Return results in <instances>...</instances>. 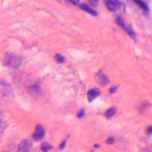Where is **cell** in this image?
Segmentation results:
<instances>
[{
	"instance_id": "obj_9",
	"label": "cell",
	"mask_w": 152,
	"mask_h": 152,
	"mask_svg": "<svg viewBox=\"0 0 152 152\" xmlns=\"http://www.w3.org/2000/svg\"><path fill=\"white\" fill-rule=\"evenodd\" d=\"M114 20L116 22V23L120 27H121L122 29L126 30L127 27H126L124 21L123 20V19L121 18V17H120L119 15H114Z\"/></svg>"
},
{
	"instance_id": "obj_22",
	"label": "cell",
	"mask_w": 152,
	"mask_h": 152,
	"mask_svg": "<svg viewBox=\"0 0 152 152\" xmlns=\"http://www.w3.org/2000/svg\"><path fill=\"white\" fill-rule=\"evenodd\" d=\"M72 4H74V5H77L78 2H79V1H78V0H75V1H72V0H70L69 1Z\"/></svg>"
},
{
	"instance_id": "obj_17",
	"label": "cell",
	"mask_w": 152,
	"mask_h": 152,
	"mask_svg": "<svg viewBox=\"0 0 152 152\" xmlns=\"http://www.w3.org/2000/svg\"><path fill=\"white\" fill-rule=\"evenodd\" d=\"M5 128V123L3 121L2 119L0 117V130L2 131Z\"/></svg>"
},
{
	"instance_id": "obj_13",
	"label": "cell",
	"mask_w": 152,
	"mask_h": 152,
	"mask_svg": "<svg viewBox=\"0 0 152 152\" xmlns=\"http://www.w3.org/2000/svg\"><path fill=\"white\" fill-rule=\"evenodd\" d=\"M55 59L56 61L58 62H59V63L64 62L65 61V58H64L62 55H61V54H59V53L55 54Z\"/></svg>"
},
{
	"instance_id": "obj_11",
	"label": "cell",
	"mask_w": 152,
	"mask_h": 152,
	"mask_svg": "<svg viewBox=\"0 0 152 152\" xmlns=\"http://www.w3.org/2000/svg\"><path fill=\"white\" fill-rule=\"evenodd\" d=\"M134 2L135 4H137V5H138L141 9H142L144 11H148L149 8L147 6V5L142 1L141 0H135Z\"/></svg>"
},
{
	"instance_id": "obj_21",
	"label": "cell",
	"mask_w": 152,
	"mask_h": 152,
	"mask_svg": "<svg viewBox=\"0 0 152 152\" xmlns=\"http://www.w3.org/2000/svg\"><path fill=\"white\" fill-rule=\"evenodd\" d=\"M147 133L148 134H152V126H148L147 129Z\"/></svg>"
},
{
	"instance_id": "obj_10",
	"label": "cell",
	"mask_w": 152,
	"mask_h": 152,
	"mask_svg": "<svg viewBox=\"0 0 152 152\" xmlns=\"http://www.w3.org/2000/svg\"><path fill=\"white\" fill-rule=\"evenodd\" d=\"M116 112V107L115 106H113L110 107L104 113V116L106 118L109 119L112 118Z\"/></svg>"
},
{
	"instance_id": "obj_8",
	"label": "cell",
	"mask_w": 152,
	"mask_h": 152,
	"mask_svg": "<svg viewBox=\"0 0 152 152\" xmlns=\"http://www.w3.org/2000/svg\"><path fill=\"white\" fill-rule=\"evenodd\" d=\"M80 7L82 10H83L84 11H85L88 12L89 14H90L91 15H93V16H96V15H97V12H96L95 10H93L91 7H89L88 5H87L86 4H84V3L81 4L80 5Z\"/></svg>"
},
{
	"instance_id": "obj_15",
	"label": "cell",
	"mask_w": 152,
	"mask_h": 152,
	"mask_svg": "<svg viewBox=\"0 0 152 152\" xmlns=\"http://www.w3.org/2000/svg\"><path fill=\"white\" fill-rule=\"evenodd\" d=\"M88 2L89 4L93 7H96L98 4V1L97 0H90Z\"/></svg>"
},
{
	"instance_id": "obj_7",
	"label": "cell",
	"mask_w": 152,
	"mask_h": 152,
	"mask_svg": "<svg viewBox=\"0 0 152 152\" xmlns=\"http://www.w3.org/2000/svg\"><path fill=\"white\" fill-rule=\"evenodd\" d=\"M105 5L106 7L108 8L109 10L115 12L117 10V4L116 1H110V0H105L104 1Z\"/></svg>"
},
{
	"instance_id": "obj_3",
	"label": "cell",
	"mask_w": 152,
	"mask_h": 152,
	"mask_svg": "<svg viewBox=\"0 0 152 152\" xmlns=\"http://www.w3.org/2000/svg\"><path fill=\"white\" fill-rule=\"evenodd\" d=\"M32 142L30 140H23L18 145L17 152H28L32 148Z\"/></svg>"
},
{
	"instance_id": "obj_1",
	"label": "cell",
	"mask_w": 152,
	"mask_h": 152,
	"mask_svg": "<svg viewBox=\"0 0 152 152\" xmlns=\"http://www.w3.org/2000/svg\"><path fill=\"white\" fill-rule=\"evenodd\" d=\"M23 62V58L20 56L14 55L12 53H8L4 57V63L6 66L18 68Z\"/></svg>"
},
{
	"instance_id": "obj_6",
	"label": "cell",
	"mask_w": 152,
	"mask_h": 152,
	"mask_svg": "<svg viewBox=\"0 0 152 152\" xmlns=\"http://www.w3.org/2000/svg\"><path fill=\"white\" fill-rule=\"evenodd\" d=\"M97 82L102 85V86H104L106 84H107L109 83V79L107 78V77L103 74L101 71H100L97 74Z\"/></svg>"
},
{
	"instance_id": "obj_5",
	"label": "cell",
	"mask_w": 152,
	"mask_h": 152,
	"mask_svg": "<svg viewBox=\"0 0 152 152\" xmlns=\"http://www.w3.org/2000/svg\"><path fill=\"white\" fill-rule=\"evenodd\" d=\"M101 92L99 88H93L90 89L87 92V98L90 102L94 100L97 96L100 94Z\"/></svg>"
},
{
	"instance_id": "obj_16",
	"label": "cell",
	"mask_w": 152,
	"mask_h": 152,
	"mask_svg": "<svg viewBox=\"0 0 152 152\" xmlns=\"http://www.w3.org/2000/svg\"><path fill=\"white\" fill-rule=\"evenodd\" d=\"M84 113H85V110L84 109H81L78 113V117L79 118H81L83 117L84 115Z\"/></svg>"
},
{
	"instance_id": "obj_18",
	"label": "cell",
	"mask_w": 152,
	"mask_h": 152,
	"mask_svg": "<svg viewBox=\"0 0 152 152\" xmlns=\"http://www.w3.org/2000/svg\"><path fill=\"white\" fill-rule=\"evenodd\" d=\"M117 89H118V87L117 86H112V87H111L110 88L109 92H110V93H115Z\"/></svg>"
},
{
	"instance_id": "obj_23",
	"label": "cell",
	"mask_w": 152,
	"mask_h": 152,
	"mask_svg": "<svg viewBox=\"0 0 152 152\" xmlns=\"http://www.w3.org/2000/svg\"><path fill=\"white\" fill-rule=\"evenodd\" d=\"M100 147V145H99V144H95L94 145V147Z\"/></svg>"
},
{
	"instance_id": "obj_4",
	"label": "cell",
	"mask_w": 152,
	"mask_h": 152,
	"mask_svg": "<svg viewBox=\"0 0 152 152\" xmlns=\"http://www.w3.org/2000/svg\"><path fill=\"white\" fill-rule=\"evenodd\" d=\"M28 92L33 96H38L41 94L42 89L39 84H34L27 87Z\"/></svg>"
},
{
	"instance_id": "obj_19",
	"label": "cell",
	"mask_w": 152,
	"mask_h": 152,
	"mask_svg": "<svg viewBox=\"0 0 152 152\" xmlns=\"http://www.w3.org/2000/svg\"><path fill=\"white\" fill-rule=\"evenodd\" d=\"M66 140H64V141L61 143V144L59 145V148H60L61 150H62V149H64V148L65 147V146H66Z\"/></svg>"
},
{
	"instance_id": "obj_12",
	"label": "cell",
	"mask_w": 152,
	"mask_h": 152,
	"mask_svg": "<svg viewBox=\"0 0 152 152\" xmlns=\"http://www.w3.org/2000/svg\"><path fill=\"white\" fill-rule=\"evenodd\" d=\"M52 148H53V146L47 142H43L40 147V149L43 152H48L49 150H50Z\"/></svg>"
},
{
	"instance_id": "obj_20",
	"label": "cell",
	"mask_w": 152,
	"mask_h": 152,
	"mask_svg": "<svg viewBox=\"0 0 152 152\" xmlns=\"http://www.w3.org/2000/svg\"><path fill=\"white\" fill-rule=\"evenodd\" d=\"M106 142L109 144H112L114 142V138L113 137H109V138L107 139Z\"/></svg>"
},
{
	"instance_id": "obj_14",
	"label": "cell",
	"mask_w": 152,
	"mask_h": 152,
	"mask_svg": "<svg viewBox=\"0 0 152 152\" xmlns=\"http://www.w3.org/2000/svg\"><path fill=\"white\" fill-rule=\"evenodd\" d=\"M125 31L127 32V33H128V34H129L131 37L134 38V37H135V32L134 31L133 29H132L130 26H129V27H127Z\"/></svg>"
},
{
	"instance_id": "obj_2",
	"label": "cell",
	"mask_w": 152,
	"mask_h": 152,
	"mask_svg": "<svg viewBox=\"0 0 152 152\" xmlns=\"http://www.w3.org/2000/svg\"><path fill=\"white\" fill-rule=\"evenodd\" d=\"M45 135V131L43 126L40 124H37L34 129L33 137L35 141H41Z\"/></svg>"
}]
</instances>
